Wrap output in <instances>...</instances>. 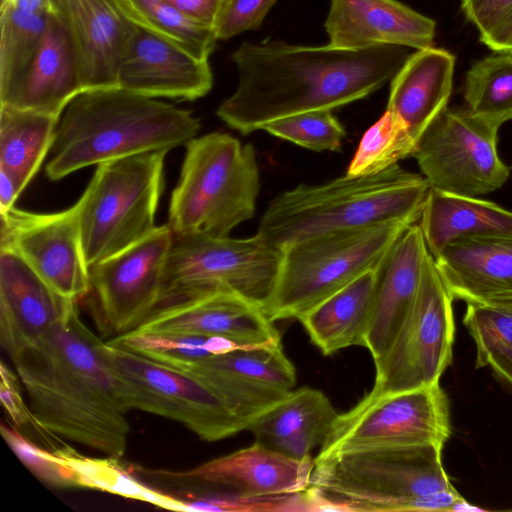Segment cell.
<instances>
[{
	"label": "cell",
	"instance_id": "1",
	"mask_svg": "<svg viewBox=\"0 0 512 512\" xmlns=\"http://www.w3.org/2000/svg\"><path fill=\"white\" fill-rule=\"evenodd\" d=\"M408 56L405 47L396 45L349 50L277 40L244 42L231 55L238 85L217 116L247 135L286 116L333 110L381 88Z\"/></svg>",
	"mask_w": 512,
	"mask_h": 512
},
{
	"label": "cell",
	"instance_id": "2",
	"mask_svg": "<svg viewBox=\"0 0 512 512\" xmlns=\"http://www.w3.org/2000/svg\"><path fill=\"white\" fill-rule=\"evenodd\" d=\"M103 342L82 321L75 303L11 361L42 429L119 459L130 425Z\"/></svg>",
	"mask_w": 512,
	"mask_h": 512
},
{
	"label": "cell",
	"instance_id": "3",
	"mask_svg": "<svg viewBox=\"0 0 512 512\" xmlns=\"http://www.w3.org/2000/svg\"><path fill=\"white\" fill-rule=\"evenodd\" d=\"M201 128L194 114L120 87L87 90L57 124L46 176L58 181L84 167L186 145Z\"/></svg>",
	"mask_w": 512,
	"mask_h": 512
},
{
	"label": "cell",
	"instance_id": "4",
	"mask_svg": "<svg viewBox=\"0 0 512 512\" xmlns=\"http://www.w3.org/2000/svg\"><path fill=\"white\" fill-rule=\"evenodd\" d=\"M430 186L398 164L376 174L301 184L275 196L257 233L282 250L289 244L339 230L392 220L420 219Z\"/></svg>",
	"mask_w": 512,
	"mask_h": 512
},
{
	"label": "cell",
	"instance_id": "5",
	"mask_svg": "<svg viewBox=\"0 0 512 512\" xmlns=\"http://www.w3.org/2000/svg\"><path fill=\"white\" fill-rule=\"evenodd\" d=\"M433 446L353 452L315 460L308 490L322 511L454 512L464 498Z\"/></svg>",
	"mask_w": 512,
	"mask_h": 512
},
{
	"label": "cell",
	"instance_id": "6",
	"mask_svg": "<svg viewBox=\"0 0 512 512\" xmlns=\"http://www.w3.org/2000/svg\"><path fill=\"white\" fill-rule=\"evenodd\" d=\"M185 146L167 224L174 234L228 237L255 213L260 178L253 146L219 132Z\"/></svg>",
	"mask_w": 512,
	"mask_h": 512
},
{
	"label": "cell",
	"instance_id": "7",
	"mask_svg": "<svg viewBox=\"0 0 512 512\" xmlns=\"http://www.w3.org/2000/svg\"><path fill=\"white\" fill-rule=\"evenodd\" d=\"M416 222L392 220L339 230L284 247L274 288L262 307L272 321L296 319L374 269Z\"/></svg>",
	"mask_w": 512,
	"mask_h": 512
},
{
	"label": "cell",
	"instance_id": "8",
	"mask_svg": "<svg viewBox=\"0 0 512 512\" xmlns=\"http://www.w3.org/2000/svg\"><path fill=\"white\" fill-rule=\"evenodd\" d=\"M166 154L152 151L97 165L75 203L89 268L136 244L157 227Z\"/></svg>",
	"mask_w": 512,
	"mask_h": 512
},
{
	"label": "cell",
	"instance_id": "9",
	"mask_svg": "<svg viewBox=\"0 0 512 512\" xmlns=\"http://www.w3.org/2000/svg\"><path fill=\"white\" fill-rule=\"evenodd\" d=\"M103 353L127 411L140 410L178 422L215 442L248 424L215 388L196 376L103 342Z\"/></svg>",
	"mask_w": 512,
	"mask_h": 512
},
{
	"label": "cell",
	"instance_id": "10",
	"mask_svg": "<svg viewBox=\"0 0 512 512\" xmlns=\"http://www.w3.org/2000/svg\"><path fill=\"white\" fill-rule=\"evenodd\" d=\"M281 259L282 251L258 234L236 239L173 233L159 306L229 292L262 308L274 288Z\"/></svg>",
	"mask_w": 512,
	"mask_h": 512
},
{
	"label": "cell",
	"instance_id": "11",
	"mask_svg": "<svg viewBox=\"0 0 512 512\" xmlns=\"http://www.w3.org/2000/svg\"><path fill=\"white\" fill-rule=\"evenodd\" d=\"M450 435L449 401L439 381L373 398L365 395L338 414L315 459L378 449H443Z\"/></svg>",
	"mask_w": 512,
	"mask_h": 512
},
{
	"label": "cell",
	"instance_id": "12",
	"mask_svg": "<svg viewBox=\"0 0 512 512\" xmlns=\"http://www.w3.org/2000/svg\"><path fill=\"white\" fill-rule=\"evenodd\" d=\"M453 297L427 254L413 303L384 353L374 360L368 397L418 389L440 381L452 361Z\"/></svg>",
	"mask_w": 512,
	"mask_h": 512
},
{
	"label": "cell",
	"instance_id": "13",
	"mask_svg": "<svg viewBox=\"0 0 512 512\" xmlns=\"http://www.w3.org/2000/svg\"><path fill=\"white\" fill-rule=\"evenodd\" d=\"M498 129L466 107L442 110L413 155L429 186L475 197L501 188L510 170L498 154Z\"/></svg>",
	"mask_w": 512,
	"mask_h": 512
},
{
	"label": "cell",
	"instance_id": "14",
	"mask_svg": "<svg viewBox=\"0 0 512 512\" xmlns=\"http://www.w3.org/2000/svg\"><path fill=\"white\" fill-rule=\"evenodd\" d=\"M173 231L157 226L129 248L89 268L87 298L99 333L112 339L137 329L160 305Z\"/></svg>",
	"mask_w": 512,
	"mask_h": 512
},
{
	"label": "cell",
	"instance_id": "15",
	"mask_svg": "<svg viewBox=\"0 0 512 512\" xmlns=\"http://www.w3.org/2000/svg\"><path fill=\"white\" fill-rule=\"evenodd\" d=\"M0 248L17 253L58 295L77 302L89 290L77 209L37 214L15 207L0 213Z\"/></svg>",
	"mask_w": 512,
	"mask_h": 512
},
{
	"label": "cell",
	"instance_id": "16",
	"mask_svg": "<svg viewBox=\"0 0 512 512\" xmlns=\"http://www.w3.org/2000/svg\"><path fill=\"white\" fill-rule=\"evenodd\" d=\"M135 330L221 337L244 348L281 342L274 322L259 305L229 292L206 293L159 306Z\"/></svg>",
	"mask_w": 512,
	"mask_h": 512
},
{
	"label": "cell",
	"instance_id": "17",
	"mask_svg": "<svg viewBox=\"0 0 512 512\" xmlns=\"http://www.w3.org/2000/svg\"><path fill=\"white\" fill-rule=\"evenodd\" d=\"M212 85L208 60L136 26L119 62L117 87L151 98L193 101Z\"/></svg>",
	"mask_w": 512,
	"mask_h": 512
},
{
	"label": "cell",
	"instance_id": "18",
	"mask_svg": "<svg viewBox=\"0 0 512 512\" xmlns=\"http://www.w3.org/2000/svg\"><path fill=\"white\" fill-rule=\"evenodd\" d=\"M314 465L312 456L290 457L255 441L249 447L173 474L218 492L257 498L306 490Z\"/></svg>",
	"mask_w": 512,
	"mask_h": 512
},
{
	"label": "cell",
	"instance_id": "19",
	"mask_svg": "<svg viewBox=\"0 0 512 512\" xmlns=\"http://www.w3.org/2000/svg\"><path fill=\"white\" fill-rule=\"evenodd\" d=\"M324 27L329 45L360 50L396 45L431 47L436 23L397 0H331Z\"/></svg>",
	"mask_w": 512,
	"mask_h": 512
},
{
	"label": "cell",
	"instance_id": "20",
	"mask_svg": "<svg viewBox=\"0 0 512 512\" xmlns=\"http://www.w3.org/2000/svg\"><path fill=\"white\" fill-rule=\"evenodd\" d=\"M75 303L51 289L17 253L0 248V342L10 359L49 332Z\"/></svg>",
	"mask_w": 512,
	"mask_h": 512
},
{
	"label": "cell",
	"instance_id": "21",
	"mask_svg": "<svg viewBox=\"0 0 512 512\" xmlns=\"http://www.w3.org/2000/svg\"><path fill=\"white\" fill-rule=\"evenodd\" d=\"M74 43L83 91L117 87L121 56L134 25L115 0H56Z\"/></svg>",
	"mask_w": 512,
	"mask_h": 512
},
{
	"label": "cell",
	"instance_id": "22",
	"mask_svg": "<svg viewBox=\"0 0 512 512\" xmlns=\"http://www.w3.org/2000/svg\"><path fill=\"white\" fill-rule=\"evenodd\" d=\"M83 92L77 52L67 25L55 10L29 66L0 105L32 110L60 118L67 105Z\"/></svg>",
	"mask_w": 512,
	"mask_h": 512
},
{
	"label": "cell",
	"instance_id": "23",
	"mask_svg": "<svg viewBox=\"0 0 512 512\" xmlns=\"http://www.w3.org/2000/svg\"><path fill=\"white\" fill-rule=\"evenodd\" d=\"M418 224L409 226L376 266V287L363 347L373 359L388 348L416 295L428 254Z\"/></svg>",
	"mask_w": 512,
	"mask_h": 512
},
{
	"label": "cell",
	"instance_id": "24",
	"mask_svg": "<svg viewBox=\"0 0 512 512\" xmlns=\"http://www.w3.org/2000/svg\"><path fill=\"white\" fill-rule=\"evenodd\" d=\"M434 261L453 299L468 304L512 291V236L460 238L446 246Z\"/></svg>",
	"mask_w": 512,
	"mask_h": 512
},
{
	"label": "cell",
	"instance_id": "25",
	"mask_svg": "<svg viewBox=\"0 0 512 512\" xmlns=\"http://www.w3.org/2000/svg\"><path fill=\"white\" fill-rule=\"evenodd\" d=\"M455 57L445 49L428 47L409 55L391 79L387 109L417 140L447 107Z\"/></svg>",
	"mask_w": 512,
	"mask_h": 512
},
{
	"label": "cell",
	"instance_id": "26",
	"mask_svg": "<svg viewBox=\"0 0 512 512\" xmlns=\"http://www.w3.org/2000/svg\"><path fill=\"white\" fill-rule=\"evenodd\" d=\"M338 413L320 390H292L248 428L255 441L294 458L311 456L331 430Z\"/></svg>",
	"mask_w": 512,
	"mask_h": 512
},
{
	"label": "cell",
	"instance_id": "27",
	"mask_svg": "<svg viewBox=\"0 0 512 512\" xmlns=\"http://www.w3.org/2000/svg\"><path fill=\"white\" fill-rule=\"evenodd\" d=\"M418 225L428 252L435 258L446 246L460 238L512 236V211L475 196L430 187Z\"/></svg>",
	"mask_w": 512,
	"mask_h": 512
},
{
	"label": "cell",
	"instance_id": "28",
	"mask_svg": "<svg viewBox=\"0 0 512 512\" xmlns=\"http://www.w3.org/2000/svg\"><path fill=\"white\" fill-rule=\"evenodd\" d=\"M375 287L376 267L320 302L298 320L323 355L364 345Z\"/></svg>",
	"mask_w": 512,
	"mask_h": 512
},
{
	"label": "cell",
	"instance_id": "29",
	"mask_svg": "<svg viewBox=\"0 0 512 512\" xmlns=\"http://www.w3.org/2000/svg\"><path fill=\"white\" fill-rule=\"evenodd\" d=\"M56 0H2L0 9V97L16 84L34 57Z\"/></svg>",
	"mask_w": 512,
	"mask_h": 512
},
{
	"label": "cell",
	"instance_id": "30",
	"mask_svg": "<svg viewBox=\"0 0 512 512\" xmlns=\"http://www.w3.org/2000/svg\"><path fill=\"white\" fill-rule=\"evenodd\" d=\"M59 119L0 105V168L27 186L51 150Z\"/></svg>",
	"mask_w": 512,
	"mask_h": 512
},
{
	"label": "cell",
	"instance_id": "31",
	"mask_svg": "<svg viewBox=\"0 0 512 512\" xmlns=\"http://www.w3.org/2000/svg\"><path fill=\"white\" fill-rule=\"evenodd\" d=\"M72 469L76 487L112 493L121 497L149 502L158 507L190 512L184 499L153 489L137 480L120 463L118 458H93L80 454L68 445L56 447Z\"/></svg>",
	"mask_w": 512,
	"mask_h": 512
},
{
	"label": "cell",
	"instance_id": "32",
	"mask_svg": "<svg viewBox=\"0 0 512 512\" xmlns=\"http://www.w3.org/2000/svg\"><path fill=\"white\" fill-rule=\"evenodd\" d=\"M137 27L160 37L200 60H208L217 37L165 0H115Z\"/></svg>",
	"mask_w": 512,
	"mask_h": 512
},
{
	"label": "cell",
	"instance_id": "33",
	"mask_svg": "<svg viewBox=\"0 0 512 512\" xmlns=\"http://www.w3.org/2000/svg\"><path fill=\"white\" fill-rule=\"evenodd\" d=\"M463 96L471 113L498 128L512 120V54L473 64L465 75Z\"/></svg>",
	"mask_w": 512,
	"mask_h": 512
},
{
	"label": "cell",
	"instance_id": "34",
	"mask_svg": "<svg viewBox=\"0 0 512 512\" xmlns=\"http://www.w3.org/2000/svg\"><path fill=\"white\" fill-rule=\"evenodd\" d=\"M107 341L179 370L215 355L244 348L221 337L156 334L138 330Z\"/></svg>",
	"mask_w": 512,
	"mask_h": 512
},
{
	"label": "cell",
	"instance_id": "35",
	"mask_svg": "<svg viewBox=\"0 0 512 512\" xmlns=\"http://www.w3.org/2000/svg\"><path fill=\"white\" fill-rule=\"evenodd\" d=\"M198 363L250 384L284 393L291 392L296 384V370L281 342L235 349Z\"/></svg>",
	"mask_w": 512,
	"mask_h": 512
},
{
	"label": "cell",
	"instance_id": "36",
	"mask_svg": "<svg viewBox=\"0 0 512 512\" xmlns=\"http://www.w3.org/2000/svg\"><path fill=\"white\" fill-rule=\"evenodd\" d=\"M417 140L407 126L386 110L362 136L346 174L359 177L379 173L413 156Z\"/></svg>",
	"mask_w": 512,
	"mask_h": 512
},
{
	"label": "cell",
	"instance_id": "37",
	"mask_svg": "<svg viewBox=\"0 0 512 512\" xmlns=\"http://www.w3.org/2000/svg\"><path fill=\"white\" fill-rule=\"evenodd\" d=\"M463 324L476 347V368L492 359L512 363V311L468 303Z\"/></svg>",
	"mask_w": 512,
	"mask_h": 512
},
{
	"label": "cell",
	"instance_id": "38",
	"mask_svg": "<svg viewBox=\"0 0 512 512\" xmlns=\"http://www.w3.org/2000/svg\"><path fill=\"white\" fill-rule=\"evenodd\" d=\"M262 130L313 151H340L346 131L332 110H314L277 119Z\"/></svg>",
	"mask_w": 512,
	"mask_h": 512
},
{
	"label": "cell",
	"instance_id": "39",
	"mask_svg": "<svg viewBox=\"0 0 512 512\" xmlns=\"http://www.w3.org/2000/svg\"><path fill=\"white\" fill-rule=\"evenodd\" d=\"M1 434L21 462L41 481L57 488H76L72 469L54 450L40 448L18 429L1 424Z\"/></svg>",
	"mask_w": 512,
	"mask_h": 512
},
{
	"label": "cell",
	"instance_id": "40",
	"mask_svg": "<svg viewBox=\"0 0 512 512\" xmlns=\"http://www.w3.org/2000/svg\"><path fill=\"white\" fill-rule=\"evenodd\" d=\"M277 0H225L214 26L217 40L258 29Z\"/></svg>",
	"mask_w": 512,
	"mask_h": 512
},
{
	"label": "cell",
	"instance_id": "41",
	"mask_svg": "<svg viewBox=\"0 0 512 512\" xmlns=\"http://www.w3.org/2000/svg\"><path fill=\"white\" fill-rule=\"evenodd\" d=\"M0 372V397L3 407L8 413L12 422L17 427L32 424L37 430L42 429L36 423L29 406H27L24 401L20 386L18 384V376H16L13 371H11L3 362L0 365Z\"/></svg>",
	"mask_w": 512,
	"mask_h": 512
},
{
	"label": "cell",
	"instance_id": "42",
	"mask_svg": "<svg viewBox=\"0 0 512 512\" xmlns=\"http://www.w3.org/2000/svg\"><path fill=\"white\" fill-rule=\"evenodd\" d=\"M512 6V0H462L461 8L466 18L480 33L488 35L503 19Z\"/></svg>",
	"mask_w": 512,
	"mask_h": 512
},
{
	"label": "cell",
	"instance_id": "43",
	"mask_svg": "<svg viewBox=\"0 0 512 512\" xmlns=\"http://www.w3.org/2000/svg\"><path fill=\"white\" fill-rule=\"evenodd\" d=\"M194 22L214 30L225 0H165Z\"/></svg>",
	"mask_w": 512,
	"mask_h": 512
},
{
	"label": "cell",
	"instance_id": "44",
	"mask_svg": "<svg viewBox=\"0 0 512 512\" xmlns=\"http://www.w3.org/2000/svg\"><path fill=\"white\" fill-rule=\"evenodd\" d=\"M480 40L492 51L512 54V6L499 24Z\"/></svg>",
	"mask_w": 512,
	"mask_h": 512
},
{
	"label": "cell",
	"instance_id": "45",
	"mask_svg": "<svg viewBox=\"0 0 512 512\" xmlns=\"http://www.w3.org/2000/svg\"><path fill=\"white\" fill-rule=\"evenodd\" d=\"M26 185L14 174L0 168V213H4L14 207L20 193Z\"/></svg>",
	"mask_w": 512,
	"mask_h": 512
},
{
	"label": "cell",
	"instance_id": "46",
	"mask_svg": "<svg viewBox=\"0 0 512 512\" xmlns=\"http://www.w3.org/2000/svg\"><path fill=\"white\" fill-rule=\"evenodd\" d=\"M474 304L512 311V291L501 292L485 297Z\"/></svg>",
	"mask_w": 512,
	"mask_h": 512
},
{
	"label": "cell",
	"instance_id": "47",
	"mask_svg": "<svg viewBox=\"0 0 512 512\" xmlns=\"http://www.w3.org/2000/svg\"><path fill=\"white\" fill-rule=\"evenodd\" d=\"M488 366L491 367L498 378L512 389V363L502 359H492Z\"/></svg>",
	"mask_w": 512,
	"mask_h": 512
}]
</instances>
